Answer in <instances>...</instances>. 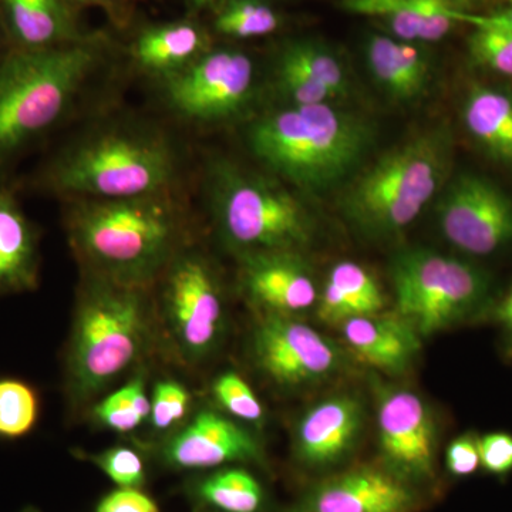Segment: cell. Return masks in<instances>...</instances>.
I'll return each instance as SVG.
<instances>
[{
    "instance_id": "6da1fadb",
    "label": "cell",
    "mask_w": 512,
    "mask_h": 512,
    "mask_svg": "<svg viewBox=\"0 0 512 512\" xmlns=\"http://www.w3.org/2000/svg\"><path fill=\"white\" fill-rule=\"evenodd\" d=\"M70 244L90 274L147 286L178 254L183 214L165 194L80 201L67 218Z\"/></svg>"
},
{
    "instance_id": "7a4b0ae2",
    "label": "cell",
    "mask_w": 512,
    "mask_h": 512,
    "mask_svg": "<svg viewBox=\"0 0 512 512\" xmlns=\"http://www.w3.org/2000/svg\"><path fill=\"white\" fill-rule=\"evenodd\" d=\"M375 127L333 103L288 106L248 131L254 156L282 180L311 194L353 178L375 146Z\"/></svg>"
},
{
    "instance_id": "3957f363",
    "label": "cell",
    "mask_w": 512,
    "mask_h": 512,
    "mask_svg": "<svg viewBox=\"0 0 512 512\" xmlns=\"http://www.w3.org/2000/svg\"><path fill=\"white\" fill-rule=\"evenodd\" d=\"M450 163L446 128L417 134L352 178L340 198L343 217L367 238L402 234L440 191Z\"/></svg>"
},
{
    "instance_id": "277c9868",
    "label": "cell",
    "mask_w": 512,
    "mask_h": 512,
    "mask_svg": "<svg viewBox=\"0 0 512 512\" xmlns=\"http://www.w3.org/2000/svg\"><path fill=\"white\" fill-rule=\"evenodd\" d=\"M146 288L94 275L84 288L66 355L74 403L99 396L143 355L150 333Z\"/></svg>"
},
{
    "instance_id": "5b68a950",
    "label": "cell",
    "mask_w": 512,
    "mask_h": 512,
    "mask_svg": "<svg viewBox=\"0 0 512 512\" xmlns=\"http://www.w3.org/2000/svg\"><path fill=\"white\" fill-rule=\"evenodd\" d=\"M86 39L47 49L13 50L0 63V163L63 116L99 64Z\"/></svg>"
},
{
    "instance_id": "8992f818",
    "label": "cell",
    "mask_w": 512,
    "mask_h": 512,
    "mask_svg": "<svg viewBox=\"0 0 512 512\" xmlns=\"http://www.w3.org/2000/svg\"><path fill=\"white\" fill-rule=\"evenodd\" d=\"M177 177V157L158 134L113 130L87 138L50 168L57 192L86 200L165 194Z\"/></svg>"
},
{
    "instance_id": "52a82bcc",
    "label": "cell",
    "mask_w": 512,
    "mask_h": 512,
    "mask_svg": "<svg viewBox=\"0 0 512 512\" xmlns=\"http://www.w3.org/2000/svg\"><path fill=\"white\" fill-rule=\"evenodd\" d=\"M211 201L222 237L245 255L298 252L315 234L312 215L284 185L232 165L215 171Z\"/></svg>"
},
{
    "instance_id": "ba28073f",
    "label": "cell",
    "mask_w": 512,
    "mask_h": 512,
    "mask_svg": "<svg viewBox=\"0 0 512 512\" xmlns=\"http://www.w3.org/2000/svg\"><path fill=\"white\" fill-rule=\"evenodd\" d=\"M397 315L420 336L460 325L483 311L490 296L487 275L456 256L407 249L393 259Z\"/></svg>"
},
{
    "instance_id": "9c48e42d",
    "label": "cell",
    "mask_w": 512,
    "mask_h": 512,
    "mask_svg": "<svg viewBox=\"0 0 512 512\" xmlns=\"http://www.w3.org/2000/svg\"><path fill=\"white\" fill-rule=\"evenodd\" d=\"M161 312L178 355L187 362L204 360L220 345L225 328L220 282L207 259L178 252L164 269Z\"/></svg>"
},
{
    "instance_id": "30bf717a",
    "label": "cell",
    "mask_w": 512,
    "mask_h": 512,
    "mask_svg": "<svg viewBox=\"0 0 512 512\" xmlns=\"http://www.w3.org/2000/svg\"><path fill=\"white\" fill-rule=\"evenodd\" d=\"M254 82L255 64L248 53L211 47L190 66L167 77L165 96L187 119L224 120L247 104Z\"/></svg>"
},
{
    "instance_id": "8fae6325",
    "label": "cell",
    "mask_w": 512,
    "mask_h": 512,
    "mask_svg": "<svg viewBox=\"0 0 512 512\" xmlns=\"http://www.w3.org/2000/svg\"><path fill=\"white\" fill-rule=\"evenodd\" d=\"M252 357L268 379L284 387L325 382L345 366L342 349L296 316L264 313L252 335Z\"/></svg>"
},
{
    "instance_id": "7c38bea8",
    "label": "cell",
    "mask_w": 512,
    "mask_h": 512,
    "mask_svg": "<svg viewBox=\"0 0 512 512\" xmlns=\"http://www.w3.org/2000/svg\"><path fill=\"white\" fill-rule=\"evenodd\" d=\"M443 237L468 255H493L512 244V200L477 174L451 180L437 208Z\"/></svg>"
},
{
    "instance_id": "4fadbf2b",
    "label": "cell",
    "mask_w": 512,
    "mask_h": 512,
    "mask_svg": "<svg viewBox=\"0 0 512 512\" xmlns=\"http://www.w3.org/2000/svg\"><path fill=\"white\" fill-rule=\"evenodd\" d=\"M383 467L407 483H427L436 473L437 429L429 406L412 390L384 392L377 407Z\"/></svg>"
},
{
    "instance_id": "5bb4252c",
    "label": "cell",
    "mask_w": 512,
    "mask_h": 512,
    "mask_svg": "<svg viewBox=\"0 0 512 512\" xmlns=\"http://www.w3.org/2000/svg\"><path fill=\"white\" fill-rule=\"evenodd\" d=\"M414 487L386 467L359 466L313 485L295 512H416Z\"/></svg>"
},
{
    "instance_id": "9a60e30c",
    "label": "cell",
    "mask_w": 512,
    "mask_h": 512,
    "mask_svg": "<svg viewBox=\"0 0 512 512\" xmlns=\"http://www.w3.org/2000/svg\"><path fill=\"white\" fill-rule=\"evenodd\" d=\"M161 460L174 470L195 471L261 464L265 457L259 441L245 427L220 413L204 410L165 441Z\"/></svg>"
},
{
    "instance_id": "2e32d148",
    "label": "cell",
    "mask_w": 512,
    "mask_h": 512,
    "mask_svg": "<svg viewBox=\"0 0 512 512\" xmlns=\"http://www.w3.org/2000/svg\"><path fill=\"white\" fill-rule=\"evenodd\" d=\"M365 407L353 394H339L316 403L298 421L293 456L311 470L342 463L359 443Z\"/></svg>"
},
{
    "instance_id": "e0dca14e",
    "label": "cell",
    "mask_w": 512,
    "mask_h": 512,
    "mask_svg": "<svg viewBox=\"0 0 512 512\" xmlns=\"http://www.w3.org/2000/svg\"><path fill=\"white\" fill-rule=\"evenodd\" d=\"M242 284L251 301L269 315H299L319 298L311 271L298 252L245 255Z\"/></svg>"
},
{
    "instance_id": "ac0fdd59",
    "label": "cell",
    "mask_w": 512,
    "mask_h": 512,
    "mask_svg": "<svg viewBox=\"0 0 512 512\" xmlns=\"http://www.w3.org/2000/svg\"><path fill=\"white\" fill-rule=\"evenodd\" d=\"M350 15L376 20L387 35L414 43H434L466 23L468 0H340Z\"/></svg>"
},
{
    "instance_id": "d6986e66",
    "label": "cell",
    "mask_w": 512,
    "mask_h": 512,
    "mask_svg": "<svg viewBox=\"0 0 512 512\" xmlns=\"http://www.w3.org/2000/svg\"><path fill=\"white\" fill-rule=\"evenodd\" d=\"M343 340L357 360L390 375L409 369L420 352L421 336L397 316H357L340 325Z\"/></svg>"
},
{
    "instance_id": "ffe728a7",
    "label": "cell",
    "mask_w": 512,
    "mask_h": 512,
    "mask_svg": "<svg viewBox=\"0 0 512 512\" xmlns=\"http://www.w3.org/2000/svg\"><path fill=\"white\" fill-rule=\"evenodd\" d=\"M365 55L373 79L393 99L410 101L426 92L430 59L417 43L373 33L366 39Z\"/></svg>"
},
{
    "instance_id": "44dd1931",
    "label": "cell",
    "mask_w": 512,
    "mask_h": 512,
    "mask_svg": "<svg viewBox=\"0 0 512 512\" xmlns=\"http://www.w3.org/2000/svg\"><path fill=\"white\" fill-rule=\"evenodd\" d=\"M39 265L36 229L15 197L0 191V296L33 291Z\"/></svg>"
},
{
    "instance_id": "7402d4cb",
    "label": "cell",
    "mask_w": 512,
    "mask_h": 512,
    "mask_svg": "<svg viewBox=\"0 0 512 512\" xmlns=\"http://www.w3.org/2000/svg\"><path fill=\"white\" fill-rule=\"evenodd\" d=\"M211 49V37L195 20H178L141 30L131 55L147 72L171 76Z\"/></svg>"
},
{
    "instance_id": "603a6c76",
    "label": "cell",
    "mask_w": 512,
    "mask_h": 512,
    "mask_svg": "<svg viewBox=\"0 0 512 512\" xmlns=\"http://www.w3.org/2000/svg\"><path fill=\"white\" fill-rule=\"evenodd\" d=\"M20 49H47L86 39L63 0H0Z\"/></svg>"
},
{
    "instance_id": "cb8c5ba5",
    "label": "cell",
    "mask_w": 512,
    "mask_h": 512,
    "mask_svg": "<svg viewBox=\"0 0 512 512\" xmlns=\"http://www.w3.org/2000/svg\"><path fill=\"white\" fill-rule=\"evenodd\" d=\"M463 121L485 153L512 165V90L476 86L463 104Z\"/></svg>"
},
{
    "instance_id": "d4e9b609",
    "label": "cell",
    "mask_w": 512,
    "mask_h": 512,
    "mask_svg": "<svg viewBox=\"0 0 512 512\" xmlns=\"http://www.w3.org/2000/svg\"><path fill=\"white\" fill-rule=\"evenodd\" d=\"M383 308V292L375 278L350 261L333 266L318 298L319 319L328 325L340 326L357 316L380 313Z\"/></svg>"
},
{
    "instance_id": "484cf974",
    "label": "cell",
    "mask_w": 512,
    "mask_h": 512,
    "mask_svg": "<svg viewBox=\"0 0 512 512\" xmlns=\"http://www.w3.org/2000/svg\"><path fill=\"white\" fill-rule=\"evenodd\" d=\"M202 504L218 512H258L265 491L254 474L241 467H222L195 487Z\"/></svg>"
},
{
    "instance_id": "4316f807",
    "label": "cell",
    "mask_w": 512,
    "mask_h": 512,
    "mask_svg": "<svg viewBox=\"0 0 512 512\" xmlns=\"http://www.w3.org/2000/svg\"><path fill=\"white\" fill-rule=\"evenodd\" d=\"M276 62L301 70L316 83L326 87L335 99L345 97L349 93V74L345 64L335 50L319 40H288L279 49Z\"/></svg>"
},
{
    "instance_id": "83f0119b",
    "label": "cell",
    "mask_w": 512,
    "mask_h": 512,
    "mask_svg": "<svg viewBox=\"0 0 512 512\" xmlns=\"http://www.w3.org/2000/svg\"><path fill=\"white\" fill-rule=\"evenodd\" d=\"M210 10L212 28L218 35L229 39L247 40L274 35L284 23L271 0H221Z\"/></svg>"
},
{
    "instance_id": "f1b7e54d",
    "label": "cell",
    "mask_w": 512,
    "mask_h": 512,
    "mask_svg": "<svg viewBox=\"0 0 512 512\" xmlns=\"http://www.w3.org/2000/svg\"><path fill=\"white\" fill-rule=\"evenodd\" d=\"M466 23L473 26L467 42L471 59L491 72L512 77V29L471 12Z\"/></svg>"
},
{
    "instance_id": "f546056e",
    "label": "cell",
    "mask_w": 512,
    "mask_h": 512,
    "mask_svg": "<svg viewBox=\"0 0 512 512\" xmlns=\"http://www.w3.org/2000/svg\"><path fill=\"white\" fill-rule=\"evenodd\" d=\"M40 397L35 387L13 377L0 379V439L19 440L35 429Z\"/></svg>"
},
{
    "instance_id": "4dcf8cb0",
    "label": "cell",
    "mask_w": 512,
    "mask_h": 512,
    "mask_svg": "<svg viewBox=\"0 0 512 512\" xmlns=\"http://www.w3.org/2000/svg\"><path fill=\"white\" fill-rule=\"evenodd\" d=\"M212 394L221 409L245 423L261 424L265 410L251 386L238 373L224 372L212 384Z\"/></svg>"
},
{
    "instance_id": "1f68e13d",
    "label": "cell",
    "mask_w": 512,
    "mask_h": 512,
    "mask_svg": "<svg viewBox=\"0 0 512 512\" xmlns=\"http://www.w3.org/2000/svg\"><path fill=\"white\" fill-rule=\"evenodd\" d=\"M94 464L119 488H143L147 481L146 463L133 448L116 446L97 454H80Z\"/></svg>"
},
{
    "instance_id": "d6a6232c",
    "label": "cell",
    "mask_w": 512,
    "mask_h": 512,
    "mask_svg": "<svg viewBox=\"0 0 512 512\" xmlns=\"http://www.w3.org/2000/svg\"><path fill=\"white\" fill-rule=\"evenodd\" d=\"M275 76L279 92L292 101V106H312L336 100L326 87L288 64L276 62Z\"/></svg>"
},
{
    "instance_id": "836d02e7",
    "label": "cell",
    "mask_w": 512,
    "mask_h": 512,
    "mask_svg": "<svg viewBox=\"0 0 512 512\" xmlns=\"http://www.w3.org/2000/svg\"><path fill=\"white\" fill-rule=\"evenodd\" d=\"M190 394L180 383L164 380L154 387L151 397L150 421L157 431L171 429L175 423L183 420L188 412Z\"/></svg>"
},
{
    "instance_id": "e575fe53",
    "label": "cell",
    "mask_w": 512,
    "mask_h": 512,
    "mask_svg": "<svg viewBox=\"0 0 512 512\" xmlns=\"http://www.w3.org/2000/svg\"><path fill=\"white\" fill-rule=\"evenodd\" d=\"M481 468L487 474L504 478L512 473V436L495 431L480 437Z\"/></svg>"
},
{
    "instance_id": "d590c367",
    "label": "cell",
    "mask_w": 512,
    "mask_h": 512,
    "mask_svg": "<svg viewBox=\"0 0 512 512\" xmlns=\"http://www.w3.org/2000/svg\"><path fill=\"white\" fill-rule=\"evenodd\" d=\"M448 473L456 478H466L476 474L481 468L480 437L466 433L448 444L446 450Z\"/></svg>"
},
{
    "instance_id": "8d00e7d4",
    "label": "cell",
    "mask_w": 512,
    "mask_h": 512,
    "mask_svg": "<svg viewBox=\"0 0 512 512\" xmlns=\"http://www.w3.org/2000/svg\"><path fill=\"white\" fill-rule=\"evenodd\" d=\"M94 512H161L160 505L141 488H119L100 498Z\"/></svg>"
},
{
    "instance_id": "74e56055",
    "label": "cell",
    "mask_w": 512,
    "mask_h": 512,
    "mask_svg": "<svg viewBox=\"0 0 512 512\" xmlns=\"http://www.w3.org/2000/svg\"><path fill=\"white\" fill-rule=\"evenodd\" d=\"M94 416L107 429L117 433H130L143 424V419L120 399L117 392L111 393L94 407Z\"/></svg>"
},
{
    "instance_id": "f35d334b",
    "label": "cell",
    "mask_w": 512,
    "mask_h": 512,
    "mask_svg": "<svg viewBox=\"0 0 512 512\" xmlns=\"http://www.w3.org/2000/svg\"><path fill=\"white\" fill-rule=\"evenodd\" d=\"M117 394L141 419H150L151 400L147 397L146 386H144V380L141 377L128 382L126 386L117 390Z\"/></svg>"
},
{
    "instance_id": "ab89813d",
    "label": "cell",
    "mask_w": 512,
    "mask_h": 512,
    "mask_svg": "<svg viewBox=\"0 0 512 512\" xmlns=\"http://www.w3.org/2000/svg\"><path fill=\"white\" fill-rule=\"evenodd\" d=\"M495 319L500 323L505 342H507L508 349L512 352V286L510 292L505 296L504 301L498 305L497 312H495Z\"/></svg>"
},
{
    "instance_id": "60d3db41",
    "label": "cell",
    "mask_w": 512,
    "mask_h": 512,
    "mask_svg": "<svg viewBox=\"0 0 512 512\" xmlns=\"http://www.w3.org/2000/svg\"><path fill=\"white\" fill-rule=\"evenodd\" d=\"M70 2L82 3V5L103 6V8L116 12V10L126 8L127 5L136 2V0H70Z\"/></svg>"
},
{
    "instance_id": "b9f144b4",
    "label": "cell",
    "mask_w": 512,
    "mask_h": 512,
    "mask_svg": "<svg viewBox=\"0 0 512 512\" xmlns=\"http://www.w3.org/2000/svg\"><path fill=\"white\" fill-rule=\"evenodd\" d=\"M221 0H184L188 10L191 13L202 12V10H210L212 6L217 5Z\"/></svg>"
},
{
    "instance_id": "7bdbcfd3",
    "label": "cell",
    "mask_w": 512,
    "mask_h": 512,
    "mask_svg": "<svg viewBox=\"0 0 512 512\" xmlns=\"http://www.w3.org/2000/svg\"><path fill=\"white\" fill-rule=\"evenodd\" d=\"M493 22L501 23V25L507 26L512 29V5H508V8L503 12L495 13V15L488 16Z\"/></svg>"
},
{
    "instance_id": "ee69618b",
    "label": "cell",
    "mask_w": 512,
    "mask_h": 512,
    "mask_svg": "<svg viewBox=\"0 0 512 512\" xmlns=\"http://www.w3.org/2000/svg\"><path fill=\"white\" fill-rule=\"evenodd\" d=\"M20 512H40V511L37 510V508H35V507H26V508H23V510Z\"/></svg>"
},
{
    "instance_id": "f6af8a7d",
    "label": "cell",
    "mask_w": 512,
    "mask_h": 512,
    "mask_svg": "<svg viewBox=\"0 0 512 512\" xmlns=\"http://www.w3.org/2000/svg\"><path fill=\"white\" fill-rule=\"evenodd\" d=\"M504 2H507L508 5H512V0H504Z\"/></svg>"
}]
</instances>
